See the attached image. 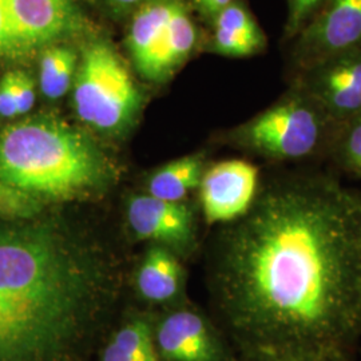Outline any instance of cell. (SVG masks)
Returning a JSON list of instances; mask_svg holds the SVG:
<instances>
[{
    "label": "cell",
    "instance_id": "cell-26",
    "mask_svg": "<svg viewBox=\"0 0 361 361\" xmlns=\"http://www.w3.org/2000/svg\"><path fill=\"white\" fill-rule=\"evenodd\" d=\"M194 8L205 20L212 22L217 13L228 7L233 0H192Z\"/></svg>",
    "mask_w": 361,
    "mask_h": 361
},
{
    "label": "cell",
    "instance_id": "cell-2",
    "mask_svg": "<svg viewBox=\"0 0 361 361\" xmlns=\"http://www.w3.org/2000/svg\"><path fill=\"white\" fill-rule=\"evenodd\" d=\"M111 286L102 264L59 229L0 226V361H70Z\"/></svg>",
    "mask_w": 361,
    "mask_h": 361
},
{
    "label": "cell",
    "instance_id": "cell-28",
    "mask_svg": "<svg viewBox=\"0 0 361 361\" xmlns=\"http://www.w3.org/2000/svg\"><path fill=\"white\" fill-rule=\"evenodd\" d=\"M360 178H361V176H360Z\"/></svg>",
    "mask_w": 361,
    "mask_h": 361
},
{
    "label": "cell",
    "instance_id": "cell-25",
    "mask_svg": "<svg viewBox=\"0 0 361 361\" xmlns=\"http://www.w3.org/2000/svg\"><path fill=\"white\" fill-rule=\"evenodd\" d=\"M104 7L116 16H125L128 13H134L145 4H149L155 0H99Z\"/></svg>",
    "mask_w": 361,
    "mask_h": 361
},
{
    "label": "cell",
    "instance_id": "cell-9",
    "mask_svg": "<svg viewBox=\"0 0 361 361\" xmlns=\"http://www.w3.org/2000/svg\"><path fill=\"white\" fill-rule=\"evenodd\" d=\"M4 6L22 56L85 27V18L74 0H4Z\"/></svg>",
    "mask_w": 361,
    "mask_h": 361
},
{
    "label": "cell",
    "instance_id": "cell-6",
    "mask_svg": "<svg viewBox=\"0 0 361 361\" xmlns=\"http://www.w3.org/2000/svg\"><path fill=\"white\" fill-rule=\"evenodd\" d=\"M200 40L183 0H155L133 13L128 49L137 70L150 80H164L192 54Z\"/></svg>",
    "mask_w": 361,
    "mask_h": 361
},
{
    "label": "cell",
    "instance_id": "cell-24",
    "mask_svg": "<svg viewBox=\"0 0 361 361\" xmlns=\"http://www.w3.org/2000/svg\"><path fill=\"white\" fill-rule=\"evenodd\" d=\"M244 361H352L350 353H326V355H308V356H283V357H256Z\"/></svg>",
    "mask_w": 361,
    "mask_h": 361
},
{
    "label": "cell",
    "instance_id": "cell-27",
    "mask_svg": "<svg viewBox=\"0 0 361 361\" xmlns=\"http://www.w3.org/2000/svg\"><path fill=\"white\" fill-rule=\"evenodd\" d=\"M102 361H141L135 357H133L125 350L116 347V344L111 341L104 350L102 355Z\"/></svg>",
    "mask_w": 361,
    "mask_h": 361
},
{
    "label": "cell",
    "instance_id": "cell-23",
    "mask_svg": "<svg viewBox=\"0 0 361 361\" xmlns=\"http://www.w3.org/2000/svg\"><path fill=\"white\" fill-rule=\"evenodd\" d=\"M19 116L13 92L11 73H7L0 80V116L13 118Z\"/></svg>",
    "mask_w": 361,
    "mask_h": 361
},
{
    "label": "cell",
    "instance_id": "cell-19",
    "mask_svg": "<svg viewBox=\"0 0 361 361\" xmlns=\"http://www.w3.org/2000/svg\"><path fill=\"white\" fill-rule=\"evenodd\" d=\"M326 0H285L286 18L283 30V42L288 44L319 13Z\"/></svg>",
    "mask_w": 361,
    "mask_h": 361
},
{
    "label": "cell",
    "instance_id": "cell-16",
    "mask_svg": "<svg viewBox=\"0 0 361 361\" xmlns=\"http://www.w3.org/2000/svg\"><path fill=\"white\" fill-rule=\"evenodd\" d=\"M78 55L70 47L51 44L40 56L39 83L43 95L49 99L65 97L77 74Z\"/></svg>",
    "mask_w": 361,
    "mask_h": 361
},
{
    "label": "cell",
    "instance_id": "cell-1",
    "mask_svg": "<svg viewBox=\"0 0 361 361\" xmlns=\"http://www.w3.org/2000/svg\"><path fill=\"white\" fill-rule=\"evenodd\" d=\"M210 271L244 359L350 353L361 338V193L320 170L259 182Z\"/></svg>",
    "mask_w": 361,
    "mask_h": 361
},
{
    "label": "cell",
    "instance_id": "cell-11",
    "mask_svg": "<svg viewBox=\"0 0 361 361\" xmlns=\"http://www.w3.org/2000/svg\"><path fill=\"white\" fill-rule=\"evenodd\" d=\"M128 219L140 238L155 241L185 253L195 241L193 210L182 201H166L154 195H135L130 200Z\"/></svg>",
    "mask_w": 361,
    "mask_h": 361
},
{
    "label": "cell",
    "instance_id": "cell-15",
    "mask_svg": "<svg viewBox=\"0 0 361 361\" xmlns=\"http://www.w3.org/2000/svg\"><path fill=\"white\" fill-rule=\"evenodd\" d=\"M207 170L202 154L188 155L158 170L149 182V194L166 201H182L200 188Z\"/></svg>",
    "mask_w": 361,
    "mask_h": 361
},
{
    "label": "cell",
    "instance_id": "cell-20",
    "mask_svg": "<svg viewBox=\"0 0 361 361\" xmlns=\"http://www.w3.org/2000/svg\"><path fill=\"white\" fill-rule=\"evenodd\" d=\"M37 198L0 182V213L16 217H30L39 209Z\"/></svg>",
    "mask_w": 361,
    "mask_h": 361
},
{
    "label": "cell",
    "instance_id": "cell-21",
    "mask_svg": "<svg viewBox=\"0 0 361 361\" xmlns=\"http://www.w3.org/2000/svg\"><path fill=\"white\" fill-rule=\"evenodd\" d=\"M13 92L18 104L19 116H25L31 111L35 104V85L30 75L23 71H11Z\"/></svg>",
    "mask_w": 361,
    "mask_h": 361
},
{
    "label": "cell",
    "instance_id": "cell-5",
    "mask_svg": "<svg viewBox=\"0 0 361 361\" xmlns=\"http://www.w3.org/2000/svg\"><path fill=\"white\" fill-rule=\"evenodd\" d=\"M141 104V94L113 46L106 40L89 43L73 83L78 118L91 129L118 134L134 123Z\"/></svg>",
    "mask_w": 361,
    "mask_h": 361
},
{
    "label": "cell",
    "instance_id": "cell-8",
    "mask_svg": "<svg viewBox=\"0 0 361 361\" xmlns=\"http://www.w3.org/2000/svg\"><path fill=\"white\" fill-rule=\"evenodd\" d=\"M338 130L361 110V50L341 54L289 78Z\"/></svg>",
    "mask_w": 361,
    "mask_h": 361
},
{
    "label": "cell",
    "instance_id": "cell-18",
    "mask_svg": "<svg viewBox=\"0 0 361 361\" xmlns=\"http://www.w3.org/2000/svg\"><path fill=\"white\" fill-rule=\"evenodd\" d=\"M113 343L133 357L141 361L158 360L150 325L146 322H131L116 332Z\"/></svg>",
    "mask_w": 361,
    "mask_h": 361
},
{
    "label": "cell",
    "instance_id": "cell-12",
    "mask_svg": "<svg viewBox=\"0 0 361 361\" xmlns=\"http://www.w3.org/2000/svg\"><path fill=\"white\" fill-rule=\"evenodd\" d=\"M157 350L168 361H222L224 356L207 320L192 310L174 312L159 324Z\"/></svg>",
    "mask_w": 361,
    "mask_h": 361
},
{
    "label": "cell",
    "instance_id": "cell-10",
    "mask_svg": "<svg viewBox=\"0 0 361 361\" xmlns=\"http://www.w3.org/2000/svg\"><path fill=\"white\" fill-rule=\"evenodd\" d=\"M259 170L245 159H226L207 168L200 201L207 224H229L250 209L259 188Z\"/></svg>",
    "mask_w": 361,
    "mask_h": 361
},
{
    "label": "cell",
    "instance_id": "cell-17",
    "mask_svg": "<svg viewBox=\"0 0 361 361\" xmlns=\"http://www.w3.org/2000/svg\"><path fill=\"white\" fill-rule=\"evenodd\" d=\"M329 159L337 168L360 177L361 110L338 131Z\"/></svg>",
    "mask_w": 361,
    "mask_h": 361
},
{
    "label": "cell",
    "instance_id": "cell-22",
    "mask_svg": "<svg viewBox=\"0 0 361 361\" xmlns=\"http://www.w3.org/2000/svg\"><path fill=\"white\" fill-rule=\"evenodd\" d=\"M0 56L13 59L22 56L16 39L13 37L4 0H0Z\"/></svg>",
    "mask_w": 361,
    "mask_h": 361
},
{
    "label": "cell",
    "instance_id": "cell-13",
    "mask_svg": "<svg viewBox=\"0 0 361 361\" xmlns=\"http://www.w3.org/2000/svg\"><path fill=\"white\" fill-rule=\"evenodd\" d=\"M210 25V52L229 58H249L268 49V37L245 0H233Z\"/></svg>",
    "mask_w": 361,
    "mask_h": 361
},
{
    "label": "cell",
    "instance_id": "cell-3",
    "mask_svg": "<svg viewBox=\"0 0 361 361\" xmlns=\"http://www.w3.org/2000/svg\"><path fill=\"white\" fill-rule=\"evenodd\" d=\"M111 177L95 141L56 116H30L0 130V182L38 201L79 198Z\"/></svg>",
    "mask_w": 361,
    "mask_h": 361
},
{
    "label": "cell",
    "instance_id": "cell-7",
    "mask_svg": "<svg viewBox=\"0 0 361 361\" xmlns=\"http://www.w3.org/2000/svg\"><path fill=\"white\" fill-rule=\"evenodd\" d=\"M288 74L361 50V0H326L288 44Z\"/></svg>",
    "mask_w": 361,
    "mask_h": 361
},
{
    "label": "cell",
    "instance_id": "cell-14",
    "mask_svg": "<svg viewBox=\"0 0 361 361\" xmlns=\"http://www.w3.org/2000/svg\"><path fill=\"white\" fill-rule=\"evenodd\" d=\"M138 290L146 300L165 302L178 295L182 286V269L177 258L164 246H153L137 276Z\"/></svg>",
    "mask_w": 361,
    "mask_h": 361
},
{
    "label": "cell",
    "instance_id": "cell-4",
    "mask_svg": "<svg viewBox=\"0 0 361 361\" xmlns=\"http://www.w3.org/2000/svg\"><path fill=\"white\" fill-rule=\"evenodd\" d=\"M338 131L317 102L289 83L276 102L233 130L231 138L271 162L293 164L329 158Z\"/></svg>",
    "mask_w": 361,
    "mask_h": 361
}]
</instances>
